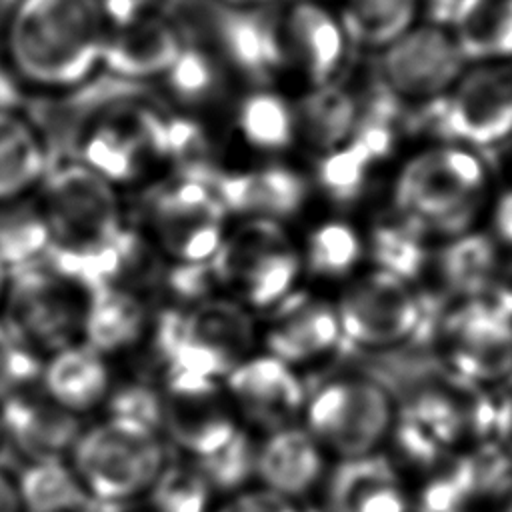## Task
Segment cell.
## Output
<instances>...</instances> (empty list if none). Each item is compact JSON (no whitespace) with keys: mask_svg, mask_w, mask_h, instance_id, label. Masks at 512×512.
<instances>
[{"mask_svg":"<svg viewBox=\"0 0 512 512\" xmlns=\"http://www.w3.org/2000/svg\"><path fill=\"white\" fill-rule=\"evenodd\" d=\"M222 294L250 310H270L296 290L302 274V252L284 222L246 218L226 232L212 256Z\"/></svg>","mask_w":512,"mask_h":512,"instance_id":"cell-7","label":"cell"},{"mask_svg":"<svg viewBox=\"0 0 512 512\" xmlns=\"http://www.w3.org/2000/svg\"><path fill=\"white\" fill-rule=\"evenodd\" d=\"M302 268L318 280L346 282L366 258V236L348 220L330 218L314 226L304 242Z\"/></svg>","mask_w":512,"mask_h":512,"instance_id":"cell-31","label":"cell"},{"mask_svg":"<svg viewBox=\"0 0 512 512\" xmlns=\"http://www.w3.org/2000/svg\"><path fill=\"white\" fill-rule=\"evenodd\" d=\"M16 102H18L16 86L4 74H0V112L16 110Z\"/></svg>","mask_w":512,"mask_h":512,"instance_id":"cell-46","label":"cell"},{"mask_svg":"<svg viewBox=\"0 0 512 512\" xmlns=\"http://www.w3.org/2000/svg\"><path fill=\"white\" fill-rule=\"evenodd\" d=\"M334 308L342 346L366 352H392L416 340L428 322V308L412 282L376 266L348 278Z\"/></svg>","mask_w":512,"mask_h":512,"instance_id":"cell-9","label":"cell"},{"mask_svg":"<svg viewBox=\"0 0 512 512\" xmlns=\"http://www.w3.org/2000/svg\"><path fill=\"white\" fill-rule=\"evenodd\" d=\"M82 512H102L100 508H90V510H82Z\"/></svg>","mask_w":512,"mask_h":512,"instance_id":"cell-49","label":"cell"},{"mask_svg":"<svg viewBox=\"0 0 512 512\" xmlns=\"http://www.w3.org/2000/svg\"><path fill=\"white\" fill-rule=\"evenodd\" d=\"M224 390L248 424L268 432L294 424L308 398L298 368L270 352L240 360L224 378Z\"/></svg>","mask_w":512,"mask_h":512,"instance_id":"cell-16","label":"cell"},{"mask_svg":"<svg viewBox=\"0 0 512 512\" xmlns=\"http://www.w3.org/2000/svg\"><path fill=\"white\" fill-rule=\"evenodd\" d=\"M440 142L486 150L512 136V66L470 64L452 88L420 110Z\"/></svg>","mask_w":512,"mask_h":512,"instance_id":"cell-11","label":"cell"},{"mask_svg":"<svg viewBox=\"0 0 512 512\" xmlns=\"http://www.w3.org/2000/svg\"><path fill=\"white\" fill-rule=\"evenodd\" d=\"M2 438L28 462L70 456L80 432V416L62 408L44 392L20 390L0 400Z\"/></svg>","mask_w":512,"mask_h":512,"instance_id":"cell-20","label":"cell"},{"mask_svg":"<svg viewBox=\"0 0 512 512\" xmlns=\"http://www.w3.org/2000/svg\"><path fill=\"white\" fill-rule=\"evenodd\" d=\"M160 400V434L188 458L208 456L240 428L224 382L162 378Z\"/></svg>","mask_w":512,"mask_h":512,"instance_id":"cell-14","label":"cell"},{"mask_svg":"<svg viewBox=\"0 0 512 512\" xmlns=\"http://www.w3.org/2000/svg\"><path fill=\"white\" fill-rule=\"evenodd\" d=\"M254 340L252 310L226 294L164 308L152 324V348L162 378L224 382L250 356Z\"/></svg>","mask_w":512,"mask_h":512,"instance_id":"cell-4","label":"cell"},{"mask_svg":"<svg viewBox=\"0 0 512 512\" xmlns=\"http://www.w3.org/2000/svg\"><path fill=\"white\" fill-rule=\"evenodd\" d=\"M360 110L362 98L338 82L310 86L294 104L298 138L318 156L326 154L348 142L356 130Z\"/></svg>","mask_w":512,"mask_h":512,"instance_id":"cell-28","label":"cell"},{"mask_svg":"<svg viewBox=\"0 0 512 512\" xmlns=\"http://www.w3.org/2000/svg\"><path fill=\"white\" fill-rule=\"evenodd\" d=\"M258 444L240 426L222 446L202 458H192L214 492H234L256 478Z\"/></svg>","mask_w":512,"mask_h":512,"instance_id":"cell-39","label":"cell"},{"mask_svg":"<svg viewBox=\"0 0 512 512\" xmlns=\"http://www.w3.org/2000/svg\"><path fill=\"white\" fill-rule=\"evenodd\" d=\"M444 26L468 66L512 60V0H452Z\"/></svg>","mask_w":512,"mask_h":512,"instance_id":"cell-25","label":"cell"},{"mask_svg":"<svg viewBox=\"0 0 512 512\" xmlns=\"http://www.w3.org/2000/svg\"><path fill=\"white\" fill-rule=\"evenodd\" d=\"M326 450L300 424L268 432L258 444L256 478L282 498L306 496L326 474Z\"/></svg>","mask_w":512,"mask_h":512,"instance_id":"cell-22","label":"cell"},{"mask_svg":"<svg viewBox=\"0 0 512 512\" xmlns=\"http://www.w3.org/2000/svg\"><path fill=\"white\" fill-rule=\"evenodd\" d=\"M280 26L290 66L310 86L338 82L352 48L338 10L320 0H294L284 8Z\"/></svg>","mask_w":512,"mask_h":512,"instance_id":"cell-17","label":"cell"},{"mask_svg":"<svg viewBox=\"0 0 512 512\" xmlns=\"http://www.w3.org/2000/svg\"><path fill=\"white\" fill-rule=\"evenodd\" d=\"M366 254H370L376 268L408 282H414L432 260L424 236L396 216L392 222L372 228L366 238Z\"/></svg>","mask_w":512,"mask_h":512,"instance_id":"cell-36","label":"cell"},{"mask_svg":"<svg viewBox=\"0 0 512 512\" xmlns=\"http://www.w3.org/2000/svg\"><path fill=\"white\" fill-rule=\"evenodd\" d=\"M466 66L450 30L428 20L380 50L376 84L404 108L422 110L442 98Z\"/></svg>","mask_w":512,"mask_h":512,"instance_id":"cell-12","label":"cell"},{"mask_svg":"<svg viewBox=\"0 0 512 512\" xmlns=\"http://www.w3.org/2000/svg\"><path fill=\"white\" fill-rule=\"evenodd\" d=\"M8 268L4 266V262L0 260V306H2V300H4V294H6V286H8Z\"/></svg>","mask_w":512,"mask_h":512,"instance_id":"cell-48","label":"cell"},{"mask_svg":"<svg viewBox=\"0 0 512 512\" xmlns=\"http://www.w3.org/2000/svg\"><path fill=\"white\" fill-rule=\"evenodd\" d=\"M266 8H232L212 0L210 12L204 16L196 8L192 20L196 26L206 24L218 54L258 86H266L290 68L280 18Z\"/></svg>","mask_w":512,"mask_h":512,"instance_id":"cell-15","label":"cell"},{"mask_svg":"<svg viewBox=\"0 0 512 512\" xmlns=\"http://www.w3.org/2000/svg\"><path fill=\"white\" fill-rule=\"evenodd\" d=\"M218 2L232 6V8H266L274 0H218Z\"/></svg>","mask_w":512,"mask_h":512,"instance_id":"cell-47","label":"cell"},{"mask_svg":"<svg viewBox=\"0 0 512 512\" xmlns=\"http://www.w3.org/2000/svg\"><path fill=\"white\" fill-rule=\"evenodd\" d=\"M216 512H300L292 500L282 498L266 488L242 492Z\"/></svg>","mask_w":512,"mask_h":512,"instance_id":"cell-42","label":"cell"},{"mask_svg":"<svg viewBox=\"0 0 512 512\" xmlns=\"http://www.w3.org/2000/svg\"><path fill=\"white\" fill-rule=\"evenodd\" d=\"M40 382L48 398L78 416L104 404L112 390L104 354L82 340L48 354Z\"/></svg>","mask_w":512,"mask_h":512,"instance_id":"cell-24","label":"cell"},{"mask_svg":"<svg viewBox=\"0 0 512 512\" xmlns=\"http://www.w3.org/2000/svg\"><path fill=\"white\" fill-rule=\"evenodd\" d=\"M212 488L196 462H166L150 490L146 492L154 512H208Z\"/></svg>","mask_w":512,"mask_h":512,"instance_id":"cell-37","label":"cell"},{"mask_svg":"<svg viewBox=\"0 0 512 512\" xmlns=\"http://www.w3.org/2000/svg\"><path fill=\"white\" fill-rule=\"evenodd\" d=\"M106 406L110 416L130 418L160 432L162 400H160V388L152 384L130 382V384H124L122 388L110 390Z\"/></svg>","mask_w":512,"mask_h":512,"instance_id":"cell-41","label":"cell"},{"mask_svg":"<svg viewBox=\"0 0 512 512\" xmlns=\"http://www.w3.org/2000/svg\"><path fill=\"white\" fill-rule=\"evenodd\" d=\"M186 46V36L170 16L146 14L122 26H110L102 68L110 76L142 84L164 76Z\"/></svg>","mask_w":512,"mask_h":512,"instance_id":"cell-21","label":"cell"},{"mask_svg":"<svg viewBox=\"0 0 512 512\" xmlns=\"http://www.w3.org/2000/svg\"><path fill=\"white\" fill-rule=\"evenodd\" d=\"M236 126L244 142L266 154H280L298 140L294 104L278 92L258 88L238 108Z\"/></svg>","mask_w":512,"mask_h":512,"instance_id":"cell-33","label":"cell"},{"mask_svg":"<svg viewBox=\"0 0 512 512\" xmlns=\"http://www.w3.org/2000/svg\"><path fill=\"white\" fill-rule=\"evenodd\" d=\"M328 512H410L396 468L382 452L342 458L326 480Z\"/></svg>","mask_w":512,"mask_h":512,"instance_id":"cell-23","label":"cell"},{"mask_svg":"<svg viewBox=\"0 0 512 512\" xmlns=\"http://www.w3.org/2000/svg\"><path fill=\"white\" fill-rule=\"evenodd\" d=\"M148 328V308L140 294L124 288H98L88 294L82 342L100 354L130 348Z\"/></svg>","mask_w":512,"mask_h":512,"instance_id":"cell-27","label":"cell"},{"mask_svg":"<svg viewBox=\"0 0 512 512\" xmlns=\"http://www.w3.org/2000/svg\"><path fill=\"white\" fill-rule=\"evenodd\" d=\"M50 250V230L40 202H0V260L8 272L36 264Z\"/></svg>","mask_w":512,"mask_h":512,"instance_id":"cell-34","label":"cell"},{"mask_svg":"<svg viewBox=\"0 0 512 512\" xmlns=\"http://www.w3.org/2000/svg\"><path fill=\"white\" fill-rule=\"evenodd\" d=\"M214 170L206 176L172 172L144 196L148 238L168 262H208L220 248L230 214L212 186Z\"/></svg>","mask_w":512,"mask_h":512,"instance_id":"cell-8","label":"cell"},{"mask_svg":"<svg viewBox=\"0 0 512 512\" xmlns=\"http://www.w3.org/2000/svg\"><path fill=\"white\" fill-rule=\"evenodd\" d=\"M488 190L490 170L482 152L438 140L400 164L392 180V214L424 238L448 240L474 228Z\"/></svg>","mask_w":512,"mask_h":512,"instance_id":"cell-3","label":"cell"},{"mask_svg":"<svg viewBox=\"0 0 512 512\" xmlns=\"http://www.w3.org/2000/svg\"><path fill=\"white\" fill-rule=\"evenodd\" d=\"M0 440H2V424H0Z\"/></svg>","mask_w":512,"mask_h":512,"instance_id":"cell-50","label":"cell"},{"mask_svg":"<svg viewBox=\"0 0 512 512\" xmlns=\"http://www.w3.org/2000/svg\"><path fill=\"white\" fill-rule=\"evenodd\" d=\"M264 342L266 352L296 368L332 354L342 346L334 302L294 290L270 308Z\"/></svg>","mask_w":512,"mask_h":512,"instance_id":"cell-19","label":"cell"},{"mask_svg":"<svg viewBox=\"0 0 512 512\" xmlns=\"http://www.w3.org/2000/svg\"><path fill=\"white\" fill-rule=\"evenodd\" d=\"M398 404L372 374H340L308 392L302 426L338 460L380 452L392 436Z\"/></svg>","mask_w":512,"mask_h":512,"instance_id":"cell-6","label":"cell"},{"mask_svg":"<svg viewBox=\"0 0 512 512\" xmlns=\"http://www.w3.org/2000/svg\"><path fill=\"white\" fill-rule=\"evenodd\" d=\"M24 512H82L96 508L66 458L28 462L16 476Z\"/></svg>","mask_w":512,"mask_h":512,"instance_id":"cell-30","label":"cell"},{"mask_svg":"<svg viewBox=\"0 0 512 512\" xmlns=\"http://www.w3.org/2000/svg\"><path fill=\"white\" fill-rule=\"evenodd\" d=\"M88 292L46 258L12 270L2 300V324L38 356L82 340Z\"/></svg>","mask_w":512,"mask_h":512,"instance_id":"cell-10","label":"cell"},{"mask_svg":"<svg viewBox=\"0 0 512 512\" xmlns=\"http://www.w3.org/2000/svg\"><path fill=\"white\" fill-rule=\"evenodd\" d=\"M110 26L128 24L140 16L150 14L158 0H96Z\"/></svg>","mask_w":512,"mask_h":512,"instance_id":"cell-43","label":"cell"},{"mask_svg":"<svg viewBox=\"0 0 512 512\" xmlns=\"http://www.w3.org/2000/svg\"><path fill=\"white\" fill-rule=\"evenodd\" d=\"M440 358L476 388L512 380V310L498 298L462 302L442 320Z\"/></svg>","mask_w":512,"mask_h":512,"instance_id":"cell-13","label":"cell"},{"mask_svg":"<svg viewBox=\"0 0 512 512\" xmlns=\"http://www.w3.org/2000/svg\"><path fill=\"white\" fill-rule=\"evenodd\" d=\"M50 168L42 134L16 110L0 112V202L22 198Z\"/></svg>","mask_w":512,"mask_h":512,"instance_id":"cell-29","label":"cell"},{"mask_svg":"<svg viewBox=\"0 0 512 512\" xmlns=\"http://www.w3.org/2000/svg\"><path fill=\"white\" fill-rule=\"evenodd\" d=\"M68 462L94 504L120 506L150 490L168 454L158 430L108 414L80 432Z\"/></svg>","mask_w":512,"mask_h":512,"instance_id":"cell-5","label":"cell"},{"mask_svg":"<svg viewBox=\"0 0 512 512\" xmlns=\"http://www.w3.org/2000/svg\"><path fill=\"white\" fill-rule=\"evenodd\" d=\"M498 246L492 234L478 232L476 228L448 238L430 260L446 294L462 302L490 294L500 274L502 258Z\"/></svg>","mask_w":512,"mask_h":512,"instance_id":"cell-26","label":"cell"},{"mask_svg":"<svg viewBox=\"0 0 512 512\" xmlns=\"http://www.w3.org/2000/svg\"><path fill=\"white\" fill-rule=\"evenodd\" d=\"M40 356L0 322V400L26 390L40 378Z\"/></svg>","mask_w":512,"mask_h":512,"instance_id":"cell-40","label":"cell"},{"mask_svg":"<svg viewBox=\"0 0 512 512\" xmlns=\"http://www.w3.org/2000/svg\"><path fill=\"white\" fill-rule=\"evenodd\" d=\"M422 0H344L338 16L352 46L380 52L418 24Z\"/></svg>","mask_w":512,"mask_h":512,"instance_id":"cell-32","label":"cell"},{"mask_svg":"<svg viewBox=\"0 0 512 512\" xmlns=\"http://www.w3.org/2000/svg\"><path fill=\"white\" fill-rule=\"evenodd\" d=\"M498 244L512 248V190L498 196L492 206V232Z\"/></svg>","mask_w":512,"mask_h":512,"instance_id":"cell-44","label":"cell"},{"mask_svg":"<svg viewBox=\"0 0 512 512\" xmlns=\"http://www.w3.org/2000/svg\"><path fill=\"white\" fill-rule=\"evenodd\" d=\"M212 186L228 214L242 220L262 218L284 222L308 202V178L282 162H268L244 170L216 168Z\"/></svg>","mask_w":512,"mask_h":512,"instance_id":"cell-18","label":"cell"},{"mask_svg":"<svg viewBox=\"0 0 512 512\" xmlns=\"http://www.w3.org/2000/svg\"><path fill=\"white\" fill-rule=\"evenodd\" d=\"M162 78L176 100L192 106L214 100L224 86L218 58L192 44L184 46L174 66Z\"/></svg>","mask_w":512,"mask_h":512,"instance_id":"cell-38","label":"cell"},{"mask_svg":"<svg viewBox=\"0 0 512 512\" xmlns=\"http://www.w3.org/2000/svg\"><path fill=\"white\" fill-rule=\"evenodd\" d=\"M40 184L50 230L46 260L88 294L114 286L128 228L116 184L78 160L50 164Z\"/></svg>","mask_w":512,"mask_h":512,"instance_id":"cell-1","label":"cell"},{"mask_svg":"<svg viewBox=\"0 0 512 512\" xmlns=\"http://www.w3.org/2000/svg\"><path fill=\"white\" fill-rule=\"evenodd\" d=\"M376 164L382 162L364 144L350 136L342 146L318 156L314 184L330 202L350 206L364 196Z\"/></svg>","mask_w":512,"mask_h":512,"instance_id":"cell-35","label":"cell"},{"mask_svg":"<svg viewBox=\"0 0 512 512\" xmlns=\"http://www.w3.org/2000/svg\"><path fill=\"white\" fill-rule=\"evenodd\" d=\"M108 30L96 0H18L8 26L12 68L34 86L72 90L102 68Z\"/></svg>","mask_w":512,"mask_h":512,"instance_id":"cell-2","label":"cell"},{"mask_svg":"<svg viewBox=\"0 0 512 512\" xmlns=\"http://www.w3.org/2000/svg\"><path fill=\"white\" fill-rule=\"evenodd\" d=\"M0 512H24L16 478L0 468Z\"/></svg>","mask_w":512,"mask_h":512,"instance_id":"cell-45","label":"cell"}]
</instances>
